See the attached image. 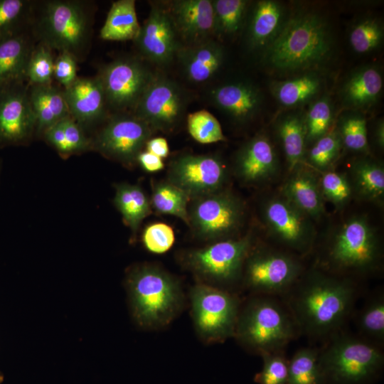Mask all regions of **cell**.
Masks as SVG:
<instances>
[{
    "instance_id": "ee69618b",
    "label": "cell",
    "mask_w": 384,
    "mask_h": 384,
    "mask_svg": "<svg viewBox=\"0 0 384 384\" xmlns=\"http://www.w3.org/2000/svg\"><path fill=\"white\" fill-rule=\"evenodd\" d=\"M361 332L366 338L380 343L384 340V298L380 294L363 308L358 321Z\"/></svg>"
},
{
    "instance_id": "8fae6325",
    "label": "cell",
    "mask_w": 384,
    "mask_h": 384,
    "mask_svg": "<svg viewBox=\"0 0 384 384\" xmlns=\"http://www.w3.org/2000/svg\"><path fill=\"white\" fill-rule=\"evenodd\" d=\"M302 267L292 256L272 250L250 251L243 267L245 285L262 294L287 292L299 280Z\"/></svg>"
},
{
    "instance_id": "3957f363",
    "label": "cell",
    "mask_w": 384,
    "mask_h": 384,
    "mask_svg": "<svg viewBox=\"0 0 384 384\" xmlns=\"http://www.w3.org/2000/svg\"><path fill=\"white\" fill-rule=\"evenodd\" d=\"M125 287L129 309L141 328L156 329L170 324L183 306L179 282L162 268L142 264L127 274Z\"/></svg>"
},
{
    "instance_id": "f5cc1de1",
    "label": "cell",
    "mask_w": 384,
    "mask_h": 384,
    "mask_svg": "<svg viewBox=\"0 0 384 384\" xmlns=\"http://www.w3.org/2000/svg\"><path fill=\"white\" fill-rule=\"evenodd\" d=\"M375 142L378 146L383 149L384 146V124L380 121L375 128Z\"/></svg>"
},
{
    "instance_id": "ac0fdd59",
    "label": "cell",
    "mask_w": 384,
    "mask_h": 384,
    "mask_svg": "<svg viewBox=\"0 0 384 384\" xmlns=\"http://www.w3.org/2000/svg\"><path fill=\"white\" fill-rule=\"evenodd\" d=\"M176 36L167 8L153 5L134 41L146 58L164 65L172 61L179 49Z\"/></svg>"
},
{
    "instance_id": "7402d4cb",
    "label": "cell",
    "mask_w": 384,
    "mask_h": 384,
    "mask_svg": "<svg viewBox=\"0 0 384 384\" xmlns=\"http://www.w3.org/2000/svg\"><path fill=\"white\" fill-rule=\"evenodd\" d=\"M70 115L79 124H88L102 118L107 101L98 77L78 78L64 89Z\"/></svg>"
},
{
    "instance_id": "60d3db41",
    "label": "cell",
    "mask_w": 384,
    "mask_h": 384,
    "mask_svg": "<svg viewBox=\"0 0 384 384\" xmlns=\"http://www.w3.org/2000/svg\"><path fill=\"white\" fill-rule=\"evenodd\" d=\"M332 117L331 106L326 98L319 99L311 105L304 117L306 145L331 131Z\"/></svg>"
},
{
    "instance_id": "b9f144b4",
    "label": "cell",
    "mask_w": 384,
    "mask_h": 384,
    "mask_svg": "<svg viewBox=\"0 0 384 384\" xmlns=\"http://www.w3.org/2000/svg\"><path fill=\"white\" fill-rule=\"evenodd\" d=\"M51 50L43 43L32 50L26 72L32 85L51 84L55 62Z\"/></svg>"
},
{
    "instance_id": "f546056e",
    "label": "cell",
    "mask_w": 384,
    "mask_h": 384,
    "mask_svg": "<svg viewBox=\"0 0 384 384\" xmlns=\"http://www.w3.org/2000/svg\"><path fill=\"white\" fill-rule=\"evenodd\" d=\"M134 0L114 2L100 30V37L107 41H134L140 31Z\"/></svg>"
},
{
    "instance_id": "8992f818",
    "label": "cell",
    "mask_w": 384,
    "mask_h": 384,
    "mask_svg": "<svg viewBox=\"0 0 384 384\" xmlns=\"http://www.w3.org/2000/svg\"><path fill=\"white\" fill-rule=\"evenodd\" d=\"M252 238L246 235L213 242L183 256L184 265L201 283L220 288L233 284L242 275L245 260L252 250Z\"/></svg>"
},
{
    "instance_id": "836d02e7",
    "label": "cell",
    "mask_w": 384,
    "mask_h": 384,
    "mask_svg": "<svg viewBox=\"0 0 384 384\" xmlns=\"http://www.w3.org/2000/svg\"><path fill=\"white\" fill-rule=\"evenodd\" d=\"M321 87L319 78L314 75H304L293 79L277 82L273 94L285 107L302 105L314 97Z\"/></svg>"
},
{
    "instance_id": "681fc988",
    "label": "cell",
    "mask_w": 384,
    "mask_h": 384,
    "mask_svg": "<svg viewBox=\"0 0 384 384\" xmlns=\"http://www.w3.org/2000/svg\"><path fill=\"white\" fill-rule=\"evenodd\" d=\"M77 58L68 52H60L54 62L53 77L65 88L77 78Z\"/></svg>"
},
{
    "instance_id": "5bb4252c",
    "label": "cell",
    "mask_w": 384,
    "mask_h": 384,
    "mask_svg": "<svg viewBox=\"0 0 384 384\" xmlns=\"http://www.w3.org/2000/svg\"><path fill=\"white\" fill-rule=\"evenodd\" d=\"M227 179L225 164L213 154L181 155L171 161L168 172V181L191 199L223 190Z\"/></svg>"
},
{
    "instance_id": "4dcf8cb0",
    "label": "cell",
    "mask_w": 384,
    "mask_h": 384,
    "mask_svg": "<svg viewBox=\"0 0 384 384\" xmlns=\"http://www.w3.org/2000/svg\"><path fill=\"white\" fill-rule=\"evenodd\" d=\"M114 203L124 223L134 234H136L142 222L151 213L150 200L138 185L127 183L117 184Z\"/></svg>"
},
{
    "instance_id": "bcb514c9",
    "label": "cell",
    "mask_w": 384,
    "mask_h": 384,
    "mask_svg": "<svg viewBox=\"0 0 384 384\" xmlns=\"http://www.w3.org/2000/svg\"><path fill=\"white\" fill-rule=\"evenodd\" d=\"M263 366L261 371L255 375L258 384H287L288 362L279 352L262 355Z\"/></svg>"
},
{
    "instance_id": "44dd1931",
    "label": "cell",
    "mask_w": 384,
    "mask_h": 384,
    "mask_svg": "<svg viewBox=\"0 0 384 384\" xmlns=\"http://www.w3.org/2000/svg\"><path fill=\"white\" fill-rule=\"evenodd\" d=\"M281 195L311 220H318L325 213L318 173L304 164L289 172Z\"/></svg>"
},
{
    "instance_id": "277c9868",
    "label": "cell",
    "mask_w": 384,
    "mask_h": 384,
    "mask_svg": "<svg viewBox=\"0 0 384 384\" xmlns=\"http://www.w3.org/2000/svg\"><path fill=\"white\" fill-rule=\"evenodd\" d=\"M298 329L292 314L277 302L255 298L239 311L234 336L243 346L262 356L279 352Z\"/></svg>"
},
{
    "instance_id": "c3c4849f",
    "label": "cell",
    "mask_w": 384,
    "mask_h": 384,
    "mask_svg": "<svg viewBox=\"0 0 384 384\" xmlns=\"http://www.w3.org/2000/svg\"><path fill=\"white\" fill-rule=\"evenodd\" d=\"M68 156L88 150L92 142L84 134L81 125L70 116L60 121Z\"/></svg>"
},
{
    "instance_id": "83f0119b",
    "label": "cell",
    "mask_w": 384,
    "mask_h": 384,
    "mask_svg": "<svg viewBox=\"0 0 384 384\" xmlns=\"http://www.w3.org/2000/svg\"><path fill=\"white\" fill-rule=\"evenodd\" d=\"M283 7L277 1H258L252 12L248 39L253 48L268 46L283 25Z\"/></svg>"
},
{
    "instance_id": "2e32d148",
    "label": "cell",
    "mask_w": 384,
    "mask_h": 384,
    "mask_svg": "<svg viewBox=\"0 0 384 384\" xmlns=\"http://www.w3.org/2000/svg\"><path fill=\"white\" fill-rule=\"evenodd\" d=\"M262 217L270 234L290 249L303 253L313 245L315 229L312 220L282 195L265 201Z\"/></svg>"
},
{
    "instance_id": "4fadbf2b",
    "label": "cell",
    "mask_w": 384,
    "mask_h": 384,
    "mask_svg": "<svg viewBox=\"0 0 384 384\" xmlns=\"http://www.w3.org/2000/svg\"><path fill=\"white\" fill-rule=\"evenodd\" d=\"M153 129L135 115L112 117L92 142V146L105 156L131 166L151 138Z\"/></svg>"
},
{
    "instance_id": "603a6c76",
    "label": "cell",
    "mask_w": 384,
    "mask_h": 384,
    "mask_svg": "<svg viewBox=\"0 0 384 384\" xmlns=\"http://www.w3.org/2000/svg\"><path fill=\"white\" fill-rule=\"evenodd\" d=\"M177 54L186 78L195 83H203L212 78L224 60L223 47L210 39L179 48Z\"/></svg>"
},
{
    "instance_id": "f6af8a7d",
    "label": "cell",
    "mask_w": 384,
    "mask_h": 384,
    "mask_svg": "<svg viewBox=\"0 0 384 384\" xmlns=\"http://www.w3.org/2000/svg\"><path fill=\"white\" fill-rule=\"evenodd\" d=\"M28 11L26 1L0 0V38L21 31Z\"/></svg>"
},
{
    "instance_id": "30bf717a",
    "label": "cell",
    "mask_w": 384,
    "mask_h": 384,
    "mask_svg": "<svg viewBox=\"0 0 384 384\" xmlns=\"http://www.w3.org/2000/svg\"><path fill=\"white\" fill-rule=\"evenodd\" d=\"M188 213L196 235L213 242L231 238L242 225L245 208L236 196L221 190L193 198Z\"/></svg>"
},
{
    "instance_id": "d6986e66",
    "label": "cell",
    "mask_w": 384,
    "mask_h": 384,
    "mask_svg": "<svg viewBox=\"0 0 384 384\" xmlns=\"http://www.w3.org/2000/svg\"><path fill=\"white\" fill-rule=\"evenodd\" d=\"M279 169L274 147L270 139L262 134L247 142L235 158V174L245 183L267 182L277 175Z\"/></svg>"
},
{
    "instance_id": "f35d334b",
    "label": "cell",
    "mask_w": 384,
    "mask_h": 384,
    "mask_svg": "<svg viewBox=\"0 0 384 384\" xmlns=\"http://www.w3.org/2000/svg\"><path fill=\"white\" fill-rule=\"evenodd\" d=\"M383 38L381 24L375 18H366L353 25L349 33V43L353 50L365 54L376 49Z\"/></svg>"
},
{
    "instance_id": "d6a6232c",
    "label": "cell",
    "mask_w": 384,
    "mask_h": 384,
    "mask_svg": "<svg viewBox=\"0 0 384 384\" xmlns=\"http://www.w3.org/2000/svg\"><path fill=\"white\" fill-rule=\"evenodd\" d=\"M190 199L185 191L166 181L154 185L150 202L157 213L177 217L188 225V203Z\"/></svg>"
},
{
    "instance_id": "5b68a950",
    "label": "cell",
    "mask_w": 384,
    "mask_h": 384,
    "mask_svg": "<svg viewBox=\"0 0 384 384\" xmlns=\"http://www.w3.org/2000/svg\"><path fill=\"white\" fill-rule=\"evenodd\" d=\"M319 361L326 384H369L380 374L384 357L370 341L343 335L319 353Z\"/></svg>"
},
{
    "instance_id": "7c38bea8",
    "label": "cell",
    "mask_w": 384,
    "mask_h": 384,
    "mask_svg": "<svg viewBox=\"0 0 384 384\" xmlns=\"http://www.w3.org/2000/svg\"><path fill=\"white\" fill-rule=\"evenodd\" d=\"M186 105V94L177 82L155 75L134 108V115L153 130L171 132L183 119Z\"/></svg>"
},
{
    "instance_id": "6da1fadb",
    "label": "cell",
    "mask_w": 384,
    "mask_h": 384,
    "mask_svg": "<svg viewBox=\"0 0 384 384\" xmlns=\"http://www.w3.org/2000/svg\"><path fill=\"white\" fill-rule=\"evenodd\" d=\"M297 284L290 289L288 304L298 329L312 336H326L338 329L353 306V284L319 272Z\"/></svg>"
},
{
    "instance_id": "e575fe53",
    "label": "cell",
    "mask_w": 384,
    "mask_h": 384,
    "mask_svg": "<svg viewBox=\"0 0 384 384\" xmlns=\"http://www.w3.org/2000/svg\"><path fill=\"white\" fill-rule=\"evenodd\" d=\"M319 353L313 348L298 351L288 362L287 384H326Z\"/></svg>"
},
{
    "instance_id": "ab89813d",
    "label": "cell",
    "mask_w": 384,
    "mask_h": 384,
    "mask_svg": "<svg viewBox=\"0 0 384 384\" xmlns=\"http://www.w3.org/2000/svg\"><path fill=\"white\" fill-rule=\"evenodd\" d=\"M187 128L191 137L201 144L226 140L218 119L205 110L190 113L187 116Z\"/></svg>"
},
{
    "instance_id": "9c48e42d",
    "label": "cell",
    "mask_w": 384,
    "mask_h": 384,
    "mask_svg": "<svg viewBox=\"0 0 384 384\" xmlns=\"http://www.w3.org/2000/svg\"><path fill=\"white\" fill-rule=\"evenodd\" d=\"M191 314L199 337L208 343L233 336L240 311L238 298L228 291L198 282L190 292Z\"/></svg>"
},
{
    "instance_id": "9a60e30c",
    "label": "cell",
    "mask_w": 384,
    "mask_h": 384,
    "mask_svg": "<svg viewBox=\"0 0 384 384\" xmlns=\"http://www.w3.org/2000/svg\"><path fill=\"white\" fill-rule=\"evenodd\" d=\"M154 75L139 59L122 58L106 65L98 78L107 104L120 110L135 107Z\"/></svg>"
},
{
    "instance_id": "4316f807",
    "label": "cell",
    "mask_w": 384,
    "mask_h": 384,
    "mask_svg": "<svg viewBox=\"0 0 384 384\" xmlns=\"http://www.w3.org/2000/svg\"><path fill=\"white\" fill-rule=\"evenodd\" d=\"M383 85V77L376 68L363 67L346 80L342 88V98L348 106L367 108L377 101Z\"/></svg>"
},
{
    "instance_id": "816d5d0a",
    "label": "cell",
    "mask_w": 384,
    "mask_h": 384,
    "mask_svg": "<svg viewBox=\"0 0 384 384\" xmlns=\"http://www.w3.org/2000/svg\"><path fill=\"white\" fill-rule=\"evenodd\" d=\"M146 151L164 159L168 156L169 154V144L164 137L150 138L146 144Z\"/></svg>"
},
{
    "instance_id": "7a4b0ae2",
    "label": "cell",
    "mask_w": 384,
    "mask_h": 384,
    "mask_svg": "<svg viewBox=\"0 0 384 384\" xmlns=\"http://www.w3.org/2000/svg\"><path fill=\"white\" fill-rule=\"evenodd\" d=\"M330 27L313 12L297 14L285 23L267 46L266 62L279 70L311 68L324 63L333 50Z\"/></svg>"
},
{
    "instance_id": "db71d44e",
    "label": "cell",
    "mask_w": 384,
    "mask_h": 384,
    "mask_svg": "<svg viewBox=\"0 0 384 384\" xmlns=\"http://www.w3.org/2000/svg\"><path fill=\"white\" fill-rule=\"evenodd\" d=\"M4 381V375L3 374L0 372V384H1V383Z\"/></svg>"
},
{
    "instance_id": "cb8c5ba5",
    "label": "cell",
    "mask_w": 384,
    "mask_h": 384,
    "mask_svg": "<svg viewBox=\"0 0 384 384\" xmlns=\"http://www.w3.org/2000/svg\"><path fill=\"white\" fill-rule=\"evenodd\" d=\"M214 104L234 119L245 122L258 111L261 97L258 90L250 84L228 83L213 89L210 93Z\"/></svg>"
},
{
    "instance_id": "8d00e7d4",
    "label": "cell",
    "mask_w": 384,
    "mask_h": 384,
    "mask_svg": "<svg viewBox=\"0 0 384 384\" xmlns=\"http://www.w3.org/2000/svg\"><path fill=\"white\" fill-rule=\"evenodd\" d=\"M215 18V34L232 35L242 26L247 1L244 0L212 1Z\"/></svg>"
},
{
    "instance_id": "52a82bcc",
    "label": "cell",
    "mask_w": 384,
    "mask_h": 384,
    "mask_svg": "<svg viewBox=\"0 0 384 384\" xmlns=\"http://www.w3.org/2000/svg\"><path fill=\"white\" fill-rule=\"evenodd\" d=\"M380 248L374 228L364 216L346 220L333 235L326 250V262L331 268L366 272L378 266Z\"/></svg>"
},
{
    "instance_id": "74e56055",
    "label": "cell",
    "mask_w": 384,
    "mask_h": 384,
    "mask_svg": "<svg viewBox=\"0 0 384 384\" xmlns=\"http://www.w3.org/2000/svg\"><path fill=\"white\" fill-rule=\"evenodd\" d=\"M320 173L319 183L324 200L336 208L345 207L353 193L348 177L332 169Z\"/></svg>"
},
{
    "instance_id": "ba28073f",
    "label": "cell",
    "mask_w": 384,
    "mask_h": 384,
    "mask_svg": "<svg viewBox=\"0 0 384 384\" xmlns=\"http://www.w3.org/2000/svg\"><path fill=\"white\" fill-rule=\"evenodd\" d=\"M37 31L43 43L50 49L77 56L88 43L90 18L79 1H52L46 3Z\"/></svg>"
},
{
    "instance_id": "d4e9b609",
    "label": "cell",
    "mask_w": 384,
    "mask_h": 384,
    "mask_svg": "<svg viewBox=\"0 0 384 384\" xmlns=\"http://www.w3.org/2000/svg\"><path fill=\"white\" fill-rule=\"evenodd\" d=\"M28 97L38 134L70 116L64 91L51 84L32 85Z\"/></svg>"
},
{
    "instance_id": "ffe728a7",
    "label": "cell",
    "mask_w": 384,
    "mask_h": 384,
    "mask_svg": "<svg viewBox=\"0 0 384 384\" xmlns=\"http://www.w3.org/2000/svg\"><path fill=\"white\" fill-rule=\"evenodd\" d=\"M177 34L193 46L210 40L215 35L212 1L178 0L167 8Z\"/></svg>"
},
{
    "instance_id": "7bdbcfd3",
    "label": "cell",
    "mask_w": 384,
    "mask_h": 384,
    "mask_svg": "<svg viewBox=\"0 0 384 384\" xmlns=\"http://www.w3.org/2000/svg\"><path fill=\"white\" fill-rule=\"evenodd\" d=\"M342 146L356 152H367L368 150L366 119L358 114L345 117L339 122L336 130Z\"/></svg>"
},
{
    "instance_id": "484cf974",
    "label": "cell",
    "mask_w": 384,
    "mask_h": 384,
    "mask_svg": "<svg viewBox=\"0 0 384 384\" xmlns=\"http://www.w3.org/2000/svg\"><path fill=\"white\" fill-rule=\"evenodd\" d=\"M31 52L21 31L0 38V87L23 82Z\"/></svg>"
},
{
    "instance_id": "7dc6e473",
    "label": "cell",
    "mask_w": 384,
    "mask_h": 384,
    "mask_svg": "<svg viewBox=\"0 0 384 384\" xmlns=\"http://www.w3.org/2000/svg\"><path fill=\"white\" fill-rule=\"evenodd\" d=\"M175 234L172 228L164 223H155L145 228L142 242L145 248L154 254H163L173 246Z\"/></svg>"
},
{
    "instance_id": "f1b7e54d",
    "label": "cell",
    "mask_w": 384,
    "mask_h": 384,
    "mask_svg": "<svg viewBox=\"0 0 384 384\" xmlns=\"http://www.w3.org/2000/svg\"><path fill=\"white\" fill-rule=\"evenodd\" d=\"M353 192L361 198L380 203L384 198V168L370 158L358 159L352 163L348 178Z\"/></svg>"
},
{
    "instance_id": "f907efd6",
    "label": "cell",
    "mask_w": 384,
    "mask_h": 384,
    "mask_svg": "<svg viewBox=\"0 0 384 384\" xmlns=\"http://www.w3.org/2000/svg\"><path fill=\"white\" fill-rule=\"evenodd\" d=\"M137 163L146 171L153 173L162 170L164 164L162 159L146 151H142L137 156Z\"/></svg>"
},
{
    "instance_id": "e0dca14e",
    "label": "cell",
    "mask_w": 384,
    "mask_h": 384,
    "mask_svg": "<svg viewBox=\"0 0 384 384\" xmlns=\"http://www.w3.org/2000/svg\"><path fill=\"white\" fill-rule=\"evenodd\" d=\"M36 130V119L22 82L0 87V143L16 144Z\"/></svg>"
},
{
    "instance_id": "1f68e13d",
    "label": "cell",
    "mask_w": 384,
    "mask_h": 384,
    "mask_svg": "<svg viewBox=\"0 0 384 384\" xmlns=\"http://www.w3.org/2000/svg\"><path fill=\"white\" fill-rule=\"evenodd\" d=\"M277 132L291 172L304 161L306 146L304 117L299 114L286 116L278 123Z\"/></svg>"
},
{
    "instance_id": "d590c367",
    "label": "cell",
    "mask_w": 384,
    "mask_h": 384,
    "mask_svg": "<svg viewBox=\"0 0 384 384\" xmlns=\"http://www.w3.org/2000/svg\"><path fill=\"white\" fill-rule=\"evenodd\" d=\"M342 146L338 132L330 131L312 144L304 164L320 172L331 170Z\"/></svg>"
}]
</instances>
